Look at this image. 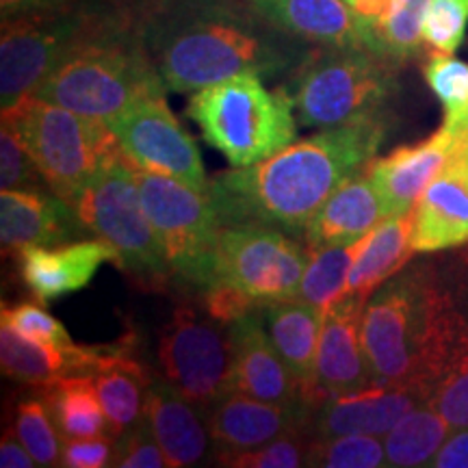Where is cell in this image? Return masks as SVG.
<instances>
[{
	"label": "cell",
	"instance_id": "obj_1",
	"mask_svg": "<svg viewBox=\"0 0 468 468\" xmlns=\"http://www.w3.org/2000/svg\"><path fill=\"white\" fill-rule=\"evenodd\" d=\"M142 33L163 83L178 93L241 74H292L313 52L265 20L250 0H163Z\"/></svg>",
	"mask_w": 468,
	"mask_h": 468
},
{
	"label": "cell",
	"instance_id": "obj_2",
	"mask_svg": "<svg viewBox=\"0 0 468 468\" xmlns=\"http://www.w3.org/2000/svg\"><path fill=\"white\" fill-rule=\"evenodd\" d=\"M384 133L382 117H365L292 142L256 165L215 174L208 197L219 224L306 230L327 197L373 161Z\"/></svg>",
	"mask_w": 468,
	"mask_h": 468
},
{
	"label": "cell",
	"instance_id": "obj_3",
	"mask_svg": "<svg viewBox=\"0 0 468 468\" xmlns=\"http://www.w3.org/2000/svg\"><path fill=\"white\" fill-rule=\"evenodd\" d=\"M460 314L430 267L384 282L362 313V345L373 378L410 386L425 403Z\"/></svg>",
	"mask_w": 468,
	"mask_h": 468
},
{
	"label": "cell",
	"instance_id": "obj_4",
	"mask_svg": "<svg viewBox=\"0 0 468 468\" xmlns=\"http://www.w3.org/2000/svg\"><path fill=\"white\" fill-rule=\"evenodd\" d=\"M165 91L142 27L122 14L76 46L33 96L111 122L134 102Z\"/></svg>",
	"mask_w": 468,
	"mask_h": 468
},
{
	"label": "cell",
	"instance_id": "obj_5",
	"mask_svg": "<svg viewBox=\"0 0 468 468\" xmlns=\"http://www.w3.org/2000/svg\"><path fill=\"white\" fill-rule=\"evenodd\" d=\"M186 115L232 167L256 165L297 137L295 107L286 87L269 90L256 74L232 76L193 91Z\"/></svg>",
	"mask_w": 468,
	"mask_h": 468
},
{
	"label": "cell",
	"instance_id": "obj_6",
	"mask_svg": "<svg viewBox=\"0 0 468 468\" xmlns=\"http://www.w3.org/2000/svg\"><path fill=\"white\" fill-rule=\"evenodd\" d=\"M3 124L31 152L48 189L68 202L93 176L126 154L104 120L37 96L3 109Z\"/></svg>",
	"mask_w": 468,
	"mask_h": 468
},
{
	"label": "cell",
	"instance_id": "obj_7",
	"mask_svg": "<svg viewBox=\"0 0 468 468\" xmlns=\"http://www.w3.org/2000/svg\"><path fill=\"white\" fill-rule=\"evenodd\" d=\"M395 87V61L368 48H317L291 74L289 91L300 124L336 128L382 117Z\"/></svg>",
	"mask_w": 468,
	"mask_h": 468
},
{
	"label": "cell",
	"instance_id": "obj_8",
	"mask_svg": "<svg viewBox=\"0 0 468 468\" xmlns=\"http://www.w3.org/2000/svg\"><path fill=\"white\" fill-rule=\"evenodd\" d=\"M122 14L107 0H79L3 20L0 35V102L9 109L33 96L46 76L76 46Z\"/></svg>",
	"mask_w": 468,
	"mask_h": 468
},
{
	"label": "cell",
	"instance_id": "obj_9",
	"mask_svg": "<svg viewBox=\"0 0 468 468\" xmlns=\"http://www.w3.org/2000/svg\"><path fill=\"white\" fill-rule=\"evenodd\" d=\"M69 204L87 230L113 245L122 269H128L145 282H165L174 276L154 226L145 213L137 165L126 154L93 176Z\"/></svg>",
	"mask_w": 468,
	"mask_h": 468
},
{
	"label": "cell",
	"instance_id": "obj_10",
	"mask_svg": "<svg viewBox=\"0 0 468 468\" xmlns=\"http://www.w3.org/2000/svg\"><path fill=\"white\" fill-rule=\"evenodd\" d=\"M137 183L172 273L204 291L215 280L221 230L208 193L142 167H137Z\"/></svg>",
	"mask_w": 468,
	"mask_h": 468
},
{
	"label": "cell",
	"instance_id": "obj_11",
	"mask_svg": "<svg viewBox=\"0 0 468 468\" xmlns=\"http://www.w3.org/2000/svg\"><path fill=\"white\" fill-rule=\"evenodd\" d=\"M308 262L310 250L284 234L282 228L221 226L215 248V280L237 284L261 303L292 300L300 297Z\"/></svg>",
	"mask_w": 468,
	"mask_h": 468
},
{
	"label": "cell",
	"instance_id": "obj_12",
	"mask_svg": "<svg viewBox=\"0 0 468 468\" xmlns=\"http://www.w3.org/2000/svg\"><path fill=\"white\" fill-rule=\"evenodd\" d=\"M156 356L163 379L202 412L232 390L230 332L207 310L176 308L163 327Z\"/></svg>",
	"mask_w": 468,
	"mask_h": 468
},
{
	"label": "cell",
	"instance_id": "obj_13",
	"mask_svg": "<svg viewBox=\"0 0 468 468\" xmlns=\"http://www.w3.org/2000/svg\"><path fill=\"white\" fill-rule=\"evenodd\" d=\"M107 124L134 165L208 193L210 178L200 148L172 113L165 93L134 102Z\"/></svg>",
	"mask_w": 468,
	"mask_h": 468
},
{
	"label": "cell",
	"instance_id": "obj_14",
	"mask_svg": "<svg viewBox=\"0 0 468 468\" xmlns=\"http://www.w3.org/2000/svg\"><path fill=\"white\" fill-rule=\"evenodd\" d=\"M468 243V134L441 172L425 186L412 208V248L417 254L462 248Z\"/></svg>",
	"mask_w": 468,
	"mask_h": 468
},
{
	"label": "cell",
	"instance_id": "obj_15",
	"mask_svg": "<svg viewBox=\"0 0 468 468\" xmlns=\"http://www.w3.org/2000/svg\"><path fill=\"white\" fill-rule=\"evenodd\" d=\"M423 399L414 388L373 379L349 393L325 395L313 408L308 431L313 438L345 434L384 436Z\"/></svg>",
	"mask_w": 468,
	"mask_h": 468
},
{
	"label": "cell",
	"instance_id": "obj_16",
	"mask_svg": "<svg viewBox=\"0 0 468 468\" xmlns=\"http://www.w3.org/2000/svg\"><path fill=\"white\" fill-rule=\"evenodd\" d=\"M232 345V390L254 399L300 406L302 388L269 338L261 308L228 325ZM308 406V403H306Z\"/></svg>",
	"mask_w": 468,
	"mask_h": 468
},
{
	"label": "cell",
	"instance_id": "obj_17",
	"mask_svg": "<svg viewBox=\"0 0 468 468\" xmlns=\"http://www.w3.org/2000/svg\"><path fill=\"white\" fill-rule=\"evenodd\" d=\"M90 232L72 204L44 189H3L0 193V241L3 250L20 254L37 245L79 241Z\"/></svg>",
	"mask_w": 468,
	"mask_h": 468
},
{
	"label": "cell",
	"instance_id": "obj_18",
	"mask_svg": "<svg viewBox=\"0 0 468 468\" xmlns=\"http://www.w3.org/2000/svg\"><path fill=\"white\" fill-rule=\"evenodd\" d=\"M310 412L313 408L306 403L282 406L241 393H228L215 401L204 412V417L213 438L215 453H232L261 447L291 430L300 427L308 430Z\"/></svg>",
	"mask_w": 468,
	"mask_h": 468
},
{
	"label": "cell",
	"instance_id": "obj_19",
	"mask_svg": "<svg viewBox=\"0 0 468 468\" xmlns=\"http://www.w3.org/2000/svg\"><path fill=\"white\" fill-rule=\"evenodd\" d=\"M22 282L39 302L48 303L83 291L102 265H122L115 248L104 239H80L61 245H37L17 254Z\"/></svg>",
	"mask_w": 468,
	"mask_h": 468
},
{
	"label": "cell",
	"instance_id": "obj_20",
	"mask_svg": "<svg viewBox=\"0 0 468 468\" xmlns=\"http://www.w3.org/2000/svg\"><path fill=\"white\" fill-rule=\"evenodd\" d=\"M460 133L462 128L442 126L425 142L403 145L384 159L368 161L367 172L382 196L388 218L410 213L414 208L425 186L447 163L458 144Z\"/></svg>",
	"mask_w": 468,
	"mask_h": 468
},
{
	"label": "cell",
	"instance_id": "obj_21",
	"mask_svg": "<svg viewBox=\"0 0 468 468\" xmlns=\"http://www.w3.org/2000/svg\"><path fill=\"white\" fill-rule=\"evenodd\" d=\"M365 306L367 300L347 295L324 314L317 351V386L324 395L349 393L376 379L362 345Z\"/></svg>",
	"mask_w": 468,
	"mask_h": 468
},
{
	"label": "cell",
	"instance_id": "obj_22",
	"mask_svg": "<svg viewBox=\"0 0 468 468\" xmlns=\"http://www.w3.org/2000/svg\"><path fill=\"white\" fill-rule=\"evenodd\" d=\"M144 417L148 419L169 468L197 466L210 458L215 444L210 438L207 417L167 379L150 382Z\"/></svg>",
	"mask_w": 468,
	"mask_h": 468
},
{
	"label": "cell",
	"instance_id": "obj_23",
	"mask_svg": "<svg viewBox=\"0 0 468 468\" xmlns=\"http://www.w3.org/2000/svg\"><path fill=\"white\" fill-rule=\"evenodd\" d=\"M280 31L317 48H367V31L345 0H250Z\"/></svg>",
	"mask_w": 468,
	"mask_h": 468
},
{
	"label": "cell",
	"instance_id": "obj_24",
	"mask_svg": "<svg viewBox=\"0 0 468 468\" xmlns=\"http://www.w3.org/2000/svg\"><path fill=\"white\" fill-rule=\"evenodd\" d=\"M261 313L280 358L300 384L303 401L314 408L325 397L317 386V351L324 314L302 297L262 303Z\"/></svg>",
	"mask_w": 468,
	"mask_h": 468
},
{
	"label": "cell",
	"instance_id": "obj_25",
	"mask_svg": "<svg viewBox=\"0 0 468 468\" xmlns=\"http://www.w3.org/2000/svg\"><path fill=\"white\" fill-rule=\"evenodd\" d=\"M386 218L388 215L382 196L373 185L367 167H362L360 172L351 174L310 219L303 230L308 250L356 243Z\"/></svg>",
	"mask_w": 468,
	"mask_h": 468
},
{
	"label": "cell",
	"instance_id": "obj_26",
	"mask_svg": "<svg viewBox=\"0 0 468 468\" xmlns=\"http://www.w3.org/2000/svg\"><path fill=\"white\" fill-rule=\"evenodd\" d=\"M104 347H57L35 341L0 324V365L3 373L16 382L28 386H46L68 376H91Z\"/></svg>",
	"mask_w": 468,
	"mask_h": 468
},
{
	"label": "cell",
	"instance_id": "obj_27",
	"mask_svg": "<svg viewBox=\"0 0 468 468\" xmlns=\"http://www.w3.org/2000/svg\"><path fill=\"white\" fill-rule=\"evenodd\" d=\"M412 254H417L412 248V210L382 219L358 241V251L349 271L347 295L368 302L379 286L408 265Z\"/></svg>",
	"mask_w": 468,
	"mask_h": 468
},
{
	"label": "cell",
	"instance_id": "obj_28",
	"mask_svg": "<svg viewBox=\"0 0 468 468\" xmlns=\"http://www.w3.org/2000/svg\"><path fill=\"white\" fill-rule=\"evenodd\" d=\"M91 378L115 436L144 417L145 393L152 379L128 351L104 347Z\"/></svg>",
	"mask_w": 468,
	"mask_h": 468
},
{
	"label": "cell",
	"instance_id": "obj_29",
	"mask_svg": "<svg viewBox=\"0 0 468 468\" xmlns=\"http://www.w3.org/2000/svg\"><path fill=\"white\" fill-rule=\"evenodd\" d=\"M37 388L63 438L115 436L91 376H68Z\"/></svg>",
	"mask_w": 468,
	"mask_h": 468
},
{
	"label": "cell",
	"instance_id": "obj_30",
	"mask_svg": "<svg viewBox=\"0 0 468 468\" xmlns=\"http://www.w3.org/2000/svg\"><path fill=\"white\" fill-rule=\"evenodd\" d=\"M452 430V423L442 414H438L427 403H420V406L410 410L406 417H401L399 423L388 434H384L388 466H430V462L434 460L438 449L442 447Z\"/></svg>",
	"mask_w": 468,
	"mask_h": 468
},
{
	"label": "cell",
	"instance_id": "obj_31",
	"mask_svg": "<svg viewBox=\"0 0 468 468\" xmlns=\"http://www.w3.org/2000/svg\"><path fill=\"white\" fill-rule=\"evenodd\" d=\"M425 403L442 414L453 430L468 427V317L464 313L460 314Z\"/></svg>",
	"mask_w": 468,
	"mask_h": 468
},
{
	"label": "cell",
	"instance_id": "obj_32",
	"mask_svg": "<svg viewBox=\"0 0 468 468\" xmlns=\"http://www.w3.org/2000/svg\"><path fill=\"white\" fill-rule=\"evenodd\" d=\"M358 241L310 250V262L303 271L300 297L317 308L321 314L347 297L349 271L358 251Z\"/></svg>",
	"mask_w": 468,
	"mask_h": 468
},
{
	"label": "cell",
	"instance_id": "obj_33",
	"mask_svg": "<svg viewBox=\"0 0 468 468\" xmlns=\"http://www.w3.org/2000/svg\"><path fill=\"white\" fill-rule=\"evenodd\" d=\"M431 0H393L388 14L371 31L368 50L378 52L390 61L401 63L414 57L423 44V17Z\"/></svg>",
	"mask_w": 468,
	"mask_h": 468
},
{
	"label": "cell",
	"instance_id": "obj_34",
	"mask_svg": "<svg viewBox=\"0 0 468 468\" xmlns=\"http://www.w3.org/2000/svg\"><path fill=\"white\" fill-rule=\"evenodd\" d=\"M14 431L31 452L37 466H61L63 434L58 431L48 403H46L39 390L17 403L14 414Z\"/></svg>",
	"mask_w": 468,
	"mask_h": 468
},
{
	"label": "cell",
	"instance_id": "obj_35",
	"mask_svg": "<svg viewBox=\"0 0 468 468\" xmlns=\"http://www.w3.org/2000/svg\"><path fill=\"white\" fill-rule=\"evenodd\" d=\"M306 466L314 468H379L388 466L384 441L368 434L313 438Z\"/></svg>",
	"mask_w": 468,
	"mask_h": 468
},
{
	"label": "cell",
	"instance_id": "obj_36",
	"mask_svg": "<svg viewBox=\"0 0 468 468\" xmlns=\"http://www.w3.org/2000/svg\"><path fill=\"white\" fill-rule=\"evenodd\" d=\"M425 83L444 107V124L464 128L468 124V63L453 55L430 52L423 68Z\"/></svg>",
	"mask_w": 468,
	"mask_h": 468
},
{
	"label": "cell",
	"instance_id": "obj_37",
	"mask_svg": "<svg viewBox=\"0 0 468 468\" xmlns=\"http://www.w3.org/2000/svg\"><path fill=\"white\" fill-rule=\"evenodd\" d=\"M310 441H313L310 431L306 427H300L248 452L215 453V462L230 468H300L306 466Z\"/></svg>",
	"mask_w": 468,
	"mask_h": 468
},
{
	"label": "cell",
	"instance_id": "obj_38",
	"mask_svg": "<svg viewBox=\"0 0 468 468\" xmlns=\"http://www.w3.org/2000/svg\"><path fill=\"white\" fill-rule=\"evenodd\" d=\"M468 0H431L423 17V44L430 52L453 55L466 37Z\"/></svg>",
	"mask_w": 468,
	"mask_h": 468
},
{
	"label": "cell",
	"instance_id": "obj_39",
	"mask_svg": "<svg viewBox=\"0 0 468 468\" xmlns=\"http://www.w3.org/2000/svg\"><path fill=\"white\" fill-rule=\"evenodd\" d=\"M0 185L3 189H48L31 152L7 124L0 133Z\"/></svg>",
	"mask_w": 468,
	"mask_h": 468
},
{
	"label": "cell",
	"instance_id": "obj_40",
	"mask_svg": "<svg viewBox=\"0 0 468 468\" xmlns=\"http://www.w3.org/2000/svg\"><path fill=\"white\" fill-rule=\"evenodd\" d=\"M115 468H163L169 466L159 441L142 417L137 423L122 431L115 441Z\"/></svg>",
	"mask_w": 468,
	"mask_h": 468
},
{
	"label": "cell",
	"instance_id": "obj_41",
	"mask_svg": "<svg viewBox=\"0 0 468 468\" xmlns=\"http://www.w3.org/2000/svg\"><path fill=\"white\" fill-rule=\"evenodd\" d=\"M3 321L20 335L35 338V341L57 345V347H72V345H76L66 325L52 317L50 313H46V308L37 306V303L22 302L17 306H5Z\"/></svg>",
	"mask_w": 468,
	"mask_h": 468
},
{
	"label": "cell",
	"instance_id": "obj_42",
	"mask_svg": "<svg viewBox=\"0 0 468 468\" xmlns=\"http://www.w3.org/2000/svg\"><path fill=\"white\" fill-rule=\"evenodd\" d=\"M204 310L219 324L230 325L234 321L248 317V314L259 310L262 303L256 302L250 292L239 289L237 284L224 282V280H215L213 284L202 291Z\"/></svg>",
	"mask_w": 468,
	"mask_h": 468
},
{
	"label": "cell",
	"instance_id": "obj_43",
	"mask_svg": "<svg viewBox=\"0 0 468 468\" xmlns=\"http://www.w3.org/2000/svg\"><path fill=\"white\" fill-rule=\"evenodd\" d=\"M117 436L63 438L61 466L66 468H104L113 466Z\"/></svg>",
	"mask_w": 468,
	"mask_h": 468
},
{
	"label": "cell",
	"instance_id": "obj_44",
	"mask_svg": "<svg viewBox=\"0 0 468 468\" xmlns=\"http://www.w3.org/2000/svg\"><path fill=\"white\" fill-rule=\"evenodd\" d=\"M430 466L436 468H468V427H460L455 434H449L447 441L434 460L430 462Z\"/></svg>",
	"mask_w": 468,
	"mask_h": 468
},
{
	"label": "cell",
	"instance_id": "obj_45",
	"mask_svg": "<svg viewBox=\"0 0 468 468\" xmlns=\"http://www.w3.org/2000/svg\"><path fill=\"white\" fill-rule=\"evenodd\" d=\"M0 466L3 468H33L37 466V462L33 460V455L28 449L22 444L20 438L14 430H5L3 441H0Z\"/></svg>",
	"mask_w": 468,
	"mask_h": 468
},
{
	"label": "cell",
	"instance_id": "obj_46",
	"mask_svg": "<svg viewBox=\"0 0 468 468\" xmlns=\"http://www.w3.org/2000/svg\"><path fill=\"white\" fill-rule=\"evenodd\" d=\"M72 3H79V0H0V16H3V20H9V17L16 16L63 7V5Z\"/></svg>",
	"mask_w": 468,
	"mask_h": 468
},
{
	"label": "cell",
	"instance_id": "obj_47",
	"mask_svg": "<svg viewBox=\"0 0 468 468\" xmlns=\"http://www.w3.org/2000/svg\"><path fill=\"white\" fill-rule=\"evenodd\" d=\"M464 131H466V134H468V124H466V126H464Z\"/></svg>",
	"mask_w": 468,
	"mask_h": 468
}]
</instances>
